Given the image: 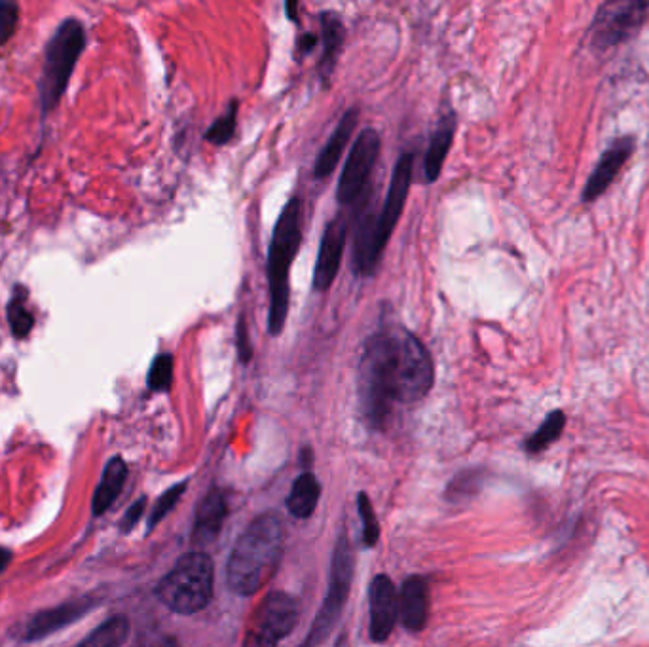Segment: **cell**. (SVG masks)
Masks as SVG:
<instances>
[{"label": "cell", "instance_id": "cell-27", "mask_svg": "<svg viewBox=\"0 0 649 647\" xmlns=\"http://www.w3.org/2000/svg\"><path fill=\"white\" fill-rule=\"evenodd\" d=\"M185 488L186 482H181V484H175L173 488H169L166 494H162V498L156 501V505L152 507V513H150L149 518V530L156 528L175 509V505L181 500Z\"/></svg>", "mask_w": 649, "mask_h": 647}, {"label": "cell", "instance_id": "cell-14", "mask_svg": "<svg viewBox=\"0 0 649 647\" xmlns=\"http://www.w3.org/2000/svg\"><path fill=\"white\" fill-rule=\"evenodd\" d=\"M93 602L90 598L84 600H71L67 604H61L52 610L40 611L37 613L27 629H25V640H42L57 630L65 629L73 625L78 619H82L88 611L92 610Z\"/></svg>", "mask_w": 649, "mask_h": 647}, {"label": "cell", "instance_id": "cell-6", "mask_svg": "<svg viewBox=\"0 0 649 647\" xmlns=\"http://www.w3.org/2000/svg\"><path fill=\"white\" fill-rule=\"evenodd\" d=\"M353 579V556L348 537H338L336 549H334L333 564H331V577H329V591L317 611L314 625L310 627L308 636L300 647H319L325 638L333 632L342 610L348 602V594L352 587Z\"/></svg>", "mask_w": 649, "mask_h": 647}, {"label": "cell", "instance_id": "cell-7", "mask_svg": "<svg viewBox=\"0 0 649 647\" xmlns=\"http://www.w3.org/2000/svg\"><path fill=\"white\" fill-rule=\"evenodd\" d=\"M297 621V600L287 592H270L253 613L242 647H276L291 634Z\"/></svg>", "mask_w": 649, "mask_h": 647}, {"label": "cell", "instance_id": "cell-8", "mask_svg": "<svg viewBox=\"0 0 649 647\" xmlns=\"http://www.w3.org/2000/svg\"><path fill=\"white\" fill-rule=\"evenodd\" d=\"M649 2L613 0L598 8L591 25L593 44L600 50H610L634 37L648 19Z\"/></svg>", "mask_w": 649, "mask_h": 647}, {"label": "cell", "instance_id": "cell-5", "mask_svg": "<svg viewBox=\"0 0 649 647\" xmlns=\"http://www.w3.org/2000/svg\"><path fill=\"white\" fill-rule=\"evenodd\" d=\"M213 577V560L204 553H190L181 556L173 570L158 583L156 594L169 610L192 615L211 602Z\"/></svg>", "mask_w": 649, "mask_h": 647}, {"label": "cell", "instance_id": "cell-25", "mask_svg": "<svg viewBox=\"0 0 649 647\" xmlns=\"http://www.w3.org/2000/svg\"><path fill=\"white\" fill-rule=\"evenodd\" d=\"M173 384V355L171 353H160L154 357L150 365L147 386L156 393L169 391Z\"/></svg>", "mask_w": 649, "mask_h": 647}, {"label": "cell", "instance_id": "cell-31", "mask_svg": "<svg viewBox=\"0 0 649 647\" xmlns=\"http://www.w3.org/2000/svg\"><path fill=\"white\" fill-rule=\"evenodd\" d=\"M145 507H147V498H141V500H137L133 505H131L130 509H128V513L124 515L122 522H120L122 532L128 534V532H131V530L137 526V522L141 520L143 513H145Z\"/></svg>", "mask_w": 649, "mask_h": 647}, {"label": "cell", "instance_id": "cell-35", "mask_svg": "<svg viewBox=\"0 0 649 647\" xmlns=\"http://www.w3.org/2000/svg\"><path fill=\"white\" fill-rule=\"evenodd\" d=\"M336 647H348V642H346V638H342V640H338V644H336Z\"/></svg>", "mask_w": 649, "mask_h": 647}, {"label": "cell", "instance_id": "cell-15", "mask_svg": "<svg viewBox=\"0 0 649 647\" xmlns=\"http://www.w3.org/2000/svg\"><path fill=\"white\" fill-rule=\"evenodd\" d=\"M399 617L405 629L420 632L429 617V587L420 575H412L401 587L399 594Z\"/></svg>", "mask_w": 649, "mask_h": 647}, {"label": "cell", "instance_id": "cell-19", "mask_svg": "<svg viewBox=\"0 0 649 647\" xmlns=\"http://www.w3.org/2000/svg\"><path fill=\"white\" fill-rule=\"evenodd\" d=\"M128 479V467L122 458H112L107 463L103 479L99 482L95 494H93L92 509L93 515H103L111 509L112 503L118 498V494L124 488V482Z\"/></svg>", "mask_w": 649, "mask_h": 647}, {"label": "cell", "instance_id": "cell-1", "mask_svg": "<svg viewBox=\"0 0 649 647\" xmlns=\"http://www.w3.org/2000/svg\"><path fill=\"white\" fill-rule=\"evenodd\" d=\"M433 361L426 346L405 327H388L365 342L357 389L363 416L384 427L395 405L418 403L433 386Z\"/></svg>", "mask_w": 649, "mask_h": 647}, {"label": "cell", "instance_id": "cell-10", "mask_svg": "<svg viewBox=\"0 0 649 647\" xmlns=\"http://www.w3.org/2000/svg\"><path fill=\"white\" fill-rule=\"evenodd\" d=\"M412 171H414V154L405 152L397 158V164L393 167L386 202L376 219V253L380 257L390 241L391 234L395 232L397 222L401 219V213L407 204L408 190L412 183Z\"/></svg>", "mask_w": 649, "mask_h": 647}, {"label": "cell", "instance_id": "cell-18", "mask_svg": "<svg viewBox=\"0 0 649 647\" xmlns=\"http://www.w3.org/2000/svg\"><path fill=\"white\" fill-rule=\"evenodd\" d=\"M454 131H456L454 116H445L439 122L437 130L431 133L426 160H424V175H426L427 183H435L439 179L446 156H448V150L454 141Z\"/></svg>", "mask_w": 649, "mask_h": 647}, {"label": "cell", "instance_id": "cell-13", "mask_svg": "<svg viewBox=\"0 0 649 647\" xmlns=\"http://www.w3.org/2000/svg\"><path fill=\"white\" fill-rule=\"evenodd\" d=\"M634 145L636 143L632 137H621L602 154L583 190V202L598 200L610 188L613 179L619 175L621 167L629 162L634 152Z\"/></svg>", "mask_w": 649, "mask_h": 647}, {"label": "cell", "instance_id": "cell-30", "mask_svg": "<svg viewBox=\"0 0 649 647\" xmlns=\"http://www.w3.org/2000/svg\"><path fill=\"white\" fill-rule=\"evenodd\" d=\"M236 346H238V353L243 363H249L253 357V348H251V340H249V327H247V319L240 315L238 323H236Z\"/></svg>", "mask_w": 649, "mask_h": 647}, {"label": "cell", "instance_id": "cell-9", "mask_svg": "<svg viewBox=\"0 0 649 647\" xmlns=\"http://www.w3.org/2000/svg\"><path fill=\"white\" fill-rule=\"evenodd\" d=\"M380 148H382V139L378 131L365 128L357 135L336 190L340 204H353L359 200V196L363 194L365 186L369 183L372 169L376 166Z\"/></svg>", "mask_w": 649, "mask_h": 647}, {"label": "cell", "instance_id": "cell-12", "mask_svg": "<svg viewBox=\"0 0 649 647\" xmlns=\"http://www.w3.org/2000/svg\"><path fill=\"white\" fill-rule=\"evenodd\" d=\"M346 240H348V224L342 217H334L333 221L325 226L321 245H319L316 272H314L316 291H327L333 285L336 274L340 270Z\"/></svg>", "mask_w": 649, "mask_h": 647}, {"label": "cell", "instance_id": "cell-28", "mask_svg": "<svg viewBox=\"0 0 649 647\" xmlns=\"http://www.w3.org/2000/svg\"><path fill=\"white\" fill-rule=\"evenodd\" d=\"M357 507H359V517L363 522V543L367 547H374L378 537H380V526H378V518L372 509V503L365 494H359L357 498Z\"/></svg>", "mask_w": 649, "mask_h": 647}, {"label": "cell", "instance_id": "cell-23", "mask_svg": "<svg viewBox=\"0 0 649 647\" xmlns=\"http://www.w3.org/2000/svg\"><path fill=\"white\" fill-rule=\"evenodd\" d=\"M566 426V416L562 410H555L547 416V420L539 426L538 431L526 441V450L532 454H538L541 450H545L547 446L557 441L558 437L562 435Z\"/></svg>", "mask_w": 649, "mask_h": 647}, {"label": "cell", "instance_id": "cell-26", "mask_svg": "<svg viewBox=\"0 0 649 647\" xmlns=\"http://www.w3.org/2000/svg\"><path fill=\"white\" fill-rule=\"evenodd\" d=\"M236 118H238V101H232L228 112L221 116L209 130L205 133V139L213 145H226L236 131Z\"/></svg>", "mask_w": 649, "mask_h": 647}, {"label": "cell", "instance_id": "cell-3", "mask_svg": "<svg viewBox=\"0 0 649 647\" xmlns=\"http://www.w3.org/2000/svg\"><path fill=\"white\" fill-rule=\"evenodd\" d=\"M302 243V202L293 196L279 215L268 249V283H270V315L268 329L278 336L289 314V272Z\"/></svg>", "mask_w": 649, "mask_h": 647}, {"label": "cell", "instance_id": "cell-11", "mask_svg": "<svg viewBox=\"0 0 649 647\" xmlns=\"http://www.w3.org/2000/svg\"><path fill=\"white\" fill-rule=\"evenodd\" d=\"M369 611H371V638L374 642H386L399 619V594L388 575H376L369 587Z\"/></svg>", "mask_w": 649, "mask_h": 647}, {"label": "cell", "instance_id": "cell-2", "mask_svg": "<svg viewBox=\"0 0 649 647\" xmlns=\"http://www.w3.org/2000/svg\"><path fill=\"white\" fill-rule=\"evenodd\" d=\"M283 553V524L276 513L255 518L232 549L226 566L230 589L253 596L274 577Z\"/></svg>", "mask_w": 649, "mask_h": 647}, {"label": "cell", "instance_id": "cell-17", "mask_svg": "<svg viewBox=\"0 0 649 647\" xmlns=\"http://www.w3.org/2000/svg\"><path fill=\"white\" fill-rule=\"evenodd\" d=\"M357 120H359V111L355 107L344 112V116L340 118L336 130L329 137L327 145L321 148V152L317 156L316 167H314L316 179L329 177L334 169H336L340 158H342V154H344V150H346L348 143H350V137H352L353 131H355Z\"/></svg>", "mask_w": 649, "mask_h": 647}, {"label": "cell", "instance_id": "cell-32", "mask_svg": "<svg viewBox=\"0 0 649 647\" xmlns=\"http://www.w3.org/2000/svg\"><path fill=\"white\" fill-rule=\"evenodd\" d=\"M317 38L316 35H302L300 37V40H298V50L302 52V54H308V52H312L314 50V46H316Z\"/></svg>", "mask_w": 649, "mask_h": 647}, {"label": "cell", "instance_id": "cell-33", "mask_svg": "<svg viewBox=\"0 0 649 647\" xmlns=\"http://www.w3.org/2000/svg\"><path fill=\"white\" fill-rule=\"evenodd\" d=\"M12 562V553L8 551V549H4V547H0V574L8 568V564Z\"/></svg>", "mask_w": 649, "mask_h": 647}, {"label": "cell", "instance_id": "cell-34", "mask_svg": "<svg viewBox=\"0 0 649 647\" xmlns=\"http://www.w3.org/2000/svg\"><path fill=\"white\" fill-rule=\"evenodd\" d=\"M287 12H289V18L293 19V21H298V4L289 2V4H287Z\"/></svg>", "mask_w": 649, "mask_h": 647}, {"label": "cell", "instance_id": "cell-20", "mask_svg": "<svg viewBox=\"0 0 649 647\" xmlns=\"http://www.w3.org/2000/svg\"><path fill=\"white\" fill-rule=\"evenodd\" d=\"M321 31H323V56H321V76L323 78H331L334 67H336V59L342 50L344 44V25L336 14H321Z\"/></svg>", "mask_w": 649, "mask_h": 647}, {"label": "cell", "instance_id": "cell-21", "mask_svg": "<svg viewBox=\"0 0 649 647\" xmlns=\"http://www.w3.org/2000/svg\"><path fill=\"white\" fill-rule=\"evenodd\" d=\"M319 496H321V484L316 477L312 473L300 475L287 498L289 513L297 518L312 517L316 511Z\"/></svg>", "mask_w": 649, "mask_h": 647}, {"label": "cell", "instance_id": "cell-16", "mask_svg": "<svg viewBox=\"0 0 649 647\" xmlns=\"http://www.w3.org/2000/svg\"><path fill=\"white\" fill-rule=\"evenodd\" d=\"M226 515H228L226 498L221 490L213 488L198 505L194 528H192V541L196 545H209L221 534Z\"/></svg>", "mask_w": 649, "mask_h": 647}, {"label": "cell", "instance_id": "cell-22", "mask_svg": "<svg viewBox=\"0 0 649 647\" xmlns=\"http://www.w3.org/2000/svg\"><path fill=\"white\" fill-rule=\"evenodd\" d=\"M130 629V621L122 615H116L99 625L76 647H122L130 636Z\"/></svg>", "mask_w": 649, "mask_h": 647}, {"label": "cell", "instance_id": "cell-4", "mask_svg": "<svg viewBox=\"0 0 649 647\" xmlns=\"http://www.w3.org/2000/svg\"><path fill=\"white\" fill-rule=\"evenodd\" d=\"M86 48L84 25L75 18L65 19L50 38L44 54L42 76L38 80L42 112L54 111L75 71L76 61Z\"/></svg>", "mask_w": 649, "mask_h": 647}, {"label": "cell", "instance_id": "cell-24", "mask_svg": "<svg viewBox=\"0 0 649 647\" xmlns=\"http://www.w3.org/2000/svg\"><path fill=\"white\" fill-rule=\"evenodd\" d=\"M19 296H14L8 304V310H6V315H8V323H10V329H12V334L16 338H25L27 334L33 331L35 327V317L33 314L23 306V300H25V291L23 287H18Z\"/></svg>", "mask_w": 649, "mask_h": 647}, {"label": "cell", "instance_id": "cell-29", "mask_svg": "<svg viewBox=\"0 0 649 647\" xmlns=\"http://www.w3.org/2000/svg\"><path fill=\"white\" fill-rule=\"evenodd\" d=\"M18 19L19 6L16 2H0V46L14 37Z\"/></svg>", "mask_w": 649, "mask_h": 647}]
</instances>
